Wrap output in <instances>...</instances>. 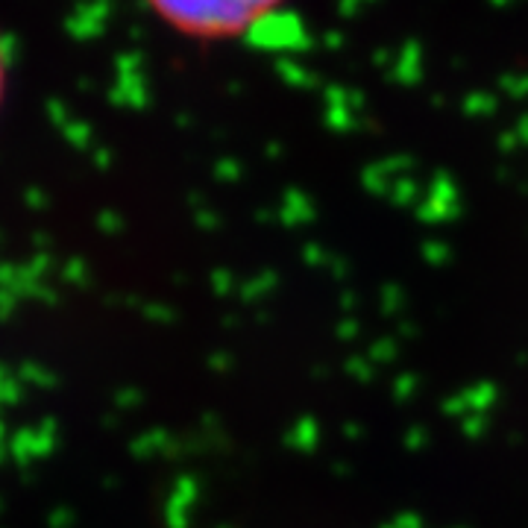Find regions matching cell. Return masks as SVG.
<instances>
[{"label":"cell","mask_w":528,"mask_h":528,"mask_svg":"<svg viewBox=\"0 0 528 528\" xmlns=\"http://www.w3.org/2000/svg\"><path fill=\"white\" fill-rule=\"evenodd\" d=\"M6 86H9V62H6L4 41H0V106L6 100Z\"/></svg>","instance_id":"7a4b0ae2"},{"label":"cell","mask_w":528,"mask_h":528,"mask_svg":"<svg viewBox=\"0 0 528 528\" xmlns=\"http://www.w3.org/2000/svg\"><path fill=\"white\" fill-rule=\"evenodd\" d=\"M288 0H144L176 36L194 41L244 38L279 13Z\"/></svg>","instance_id":"6da1fadb"}]
</instances>
